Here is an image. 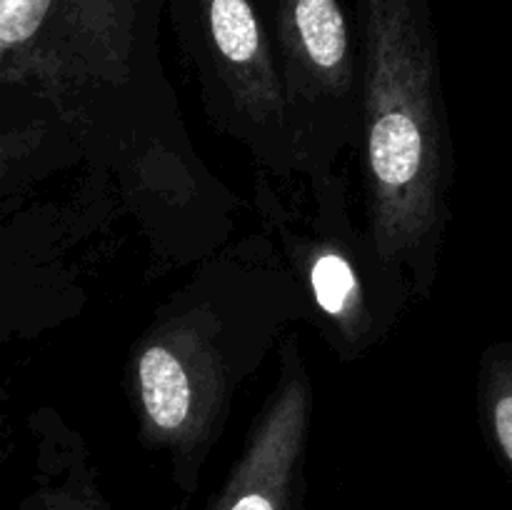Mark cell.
<instances>
[{
  "label": "cell",
  "mask_w": 512,
  "mask_h": 510,
  "mask_svg": "<svg viewBox=\"0 0 512 510\" xmlns=\"http://www.w3.org/2000/svg\"><path fill=\"white\" fill-rule=\"evenodd\" d=\"M300 203L290 183L255 173L253 205L305 300V323L343 363L383 345L413 298L410 278L380 253L350 208L343 168L300 178Z\"/></svg>",
  "instance_id": "3957f363"
},
{
  "label": "cell",
  "mask_w": 512,
  "mask_h": 510,
  "mask_svg": "<svg viewBox=\"0 0 512 510\" xmlns=\"http://www.w3.org/2000/svg\"><path fill=\"white\" fill-rule=\"evenodd\" d=\"M475 405L490 448L512 473V340L490 343L480 353Z\"/></svg>",
  "instance_id": "ba28073f"
},
{
  "label": "cell",
  "mask_w": 512,
  "mask_h": 510,
  "mask_svg": "<svg viewBox=\"0 0 512 510\" xmlns=\"http://www.w3.org/2000/svg\"><path fill=\"white\" fill-rule=\"evenodd\" d=\"M308 310L265 233L225 243L158 305L130 345L125 393L140 443L165 455L173 483L195 493L233 400Z\"/></svg>",
  "instance_id": "6da1fadb"
},
{
  "label": "cell",
  "mask_w": 512,
  "mask_h": 510,
  "mask_svg": "<svg viewBox=\"0 0 512 510\" xmlns=\"http://www.w3.org/2000/svg\"><path fill=\"white\" fill-rule=\"evenodd\" d=\"M158 0H0V75L95 88L158 53Z\"/></svg>",
  "instance_id": "5b68a950"
},
{
  "label": "cell",
  "mask_w": 512,
  "mask_h": 510,
  "mask_svg": "<svg viewBox=\"0 0 512 510\" xmlns=\"http://www.w3.org/2000/svg\"><path fill=\"white\" fill-rule=\"evenodd\" d=\"M363 223L380 253L433 295L443 265L458 160L428 0H358Z\"/></svg>",
  "instance_id": "7a4b0ae2"
},
{
  "label": "cell",
  "mask_w": 512,
  "mask_h": 510,
  "mask_svg": "<svg viewBox=\"0 0 512 510\" xmlns=\"http://www.w3.org/2000/svg\"><path fill=\"white\" fill-rule=\"evenodd\" d=\"M173 18L215 133L238 143L255 173L300 180L278 63L253 0H173Z\"/></svg>",
  "instance_id": "277c9868"
},
{
  "label": "cell",
  "mask_w": 512,
  "mask_h": 510,
  "mask_svg": "<svg viewBox=\"0 0 512 510\" xmlns=\"http://www.w3.org/2000/svg\"><path fill=\"white\" fill-rule=\"evenodd\" d=\"M313 378L298 330L278 348L273 388L250 423L248 438L210 510H295L305 480Z\"/></svg>",
  "instance_id": "8992f818"
},
{
  "label": "cell",
  "mask_w": 512,
  "mask_h": 510,
  "mask_svg": "<svg viewBox=\"0 0 512 510\" xmlns=\"http://www.w3.org/2000/svg\"><path fill=\"white\" fill-rule=\"evenodd\" d=\"M28 428L43 478L20 510H113L95 485L83 438L63 415L50 408L35 410Z\"/></svg>",
  "instance_id": "52a82bcc"
}]
</instances>
